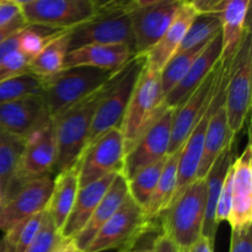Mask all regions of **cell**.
Wrapping results in <instances>:
<instances>
[{
    "label": "cell",
    "instance_id": "1",
    "mask_svg": "<svg viewBox=\"0 0 252 252\" xmlns=\"http://www.w3.org/2000/svg\"><path fill=\"white\" fill-rule=\"evenodd\" d=\"M115 76L93 95L84 98L53 120L57 140V158L53 175L78 164L90 134L96 108L100 105Z\"/></svg>",
    "mask_w": 252,
    "mask_h": 252
},
{
    "label": "cell",
    "instance_id": "2",
    "mask_svg": "<svg viewBox=\"0 0 252 252\" xmlns=\"http://www.w3.org/2000/svg\"><path fill=\"white\" fill-rule=\"evenodd\" d=\"M118 70L71 66L42 79V98L49 117L56 120L74 105L93 95L108 83Z\"/></svg>",
    "mask_w": 252,
    "mask_h": 252
},
{
    "label": "cell",
    "instance_id": "3",
    "mask_svg": "<svg viewBox=\"0 0 252 252\" xmlns=\"http://www.w3.org/2000/svg\"><path fill=\"white\" fill-rule=\"evenodd\" d=\"M206 213V181L196 179L167 207L161 218L164 235L179 250H189L202 236Z\"/></svg>",
    "mask_w": 252,
    "mask_h": 252
},
{
    "label": "cell",
    "instance_id": "4",
    "mask_svg": "<svg viewBox=\"0 0 252 252\" xmlns=\"http://www.w3.org/2000/svg\"><path fill=\"white\" fill-rule=\"evenodd\" d=\"M165 107L160 71L149 69L144 64L120 125L126 154Z\"/></svg>",
    "mask_w": 252,
    "mask_h": 252
},
{
    "label": "cell",
    "instance_id": "5",
    "mask_svg": "<svg viewBox=\"0 0 252 252\" xmlns=\"http://www.w3.org/2000/svg\"><path fill=\"white\" fill-rule=\"evenodd\" d=\"M133 9L132 0H123L96 11L93 19L69 30V51L91 44H127L134 51Z\"/></svg>",
    "mask_w": 252,
    "mask_h": 252
},
{
    "label": "cell",
    "instance_id": "6",
    "mask_svg": "<svg viewBox=\"0 0 252 252\" xmlns=\"http://www.w3.org/2000/svg\"><path fill=\"white\" fill-rule=\"evenodd\" d=\"M153 230H155V221L150 220L144 209L128 194L84 252H132L138 241Z\"/></svg>",
    "mask_w": 252,
    "mask_h": 252
},
{
    "label": "cell",
    "instance_id": "7",
    "mask_svg": "<svg viewBox=\"0 0 252 252\" xmlns=\"http://www.w3.org/2000/svg\"><path fill=\"white\" fill-rule=\"evenodd\" d=\"M144 64V56H134L115 76L100 105L96 108L85 149H88L103 133L120 127Z\"/></svg>",
    "mask_w": 252,
    "mask_h": 252
},
{
    "label": "cell",
    "instance_id": "8",
    "mask_svg": "<svg viewBox=\"0 0 252 252\" xmlns=\"http://www.w3.org/2000/svg\"><path fill=\"white\" fill-rule=\"evenodd\" d=\"M251 30L244 36L240 47L230 62L225 86V106L228 126L231 135L236 137L243 129L251 107Z\"/></svg>",
    "mask_w": 252,
    "mask_h": 252
},
{
    "label": "cell",
    "instance_id": "9",
    "mask_svg": "<svg viewBox=\"0 0 252 252\" xmlns=\"http://www.w3.org/2000/svg\"><path fill=\"white\" fill-rule=\"evenodd\" d=\"M57 158V140L53 120H49L42 128L26 140L16 171L2 201L14 193L21 185L44 176H52Z\"/></svg>",
    "mask_w": 252,
    "mask_h": 252
},
{
    "label": "cell",
    "instance_id": "10",
    "mask_svg": "<svg viewBox=\"0 0 252 252\" xmlns=\"http://www.w3.org/2000/svg\"><path fill=\"white\" fill-rule=\"evenodd\" d=\"M230 62H228V63L221 62V63H223V70H221L220 78H219L218 84H217L213 97L209 101L208 106H207V108L204 110L203 115L201 116L198 122L196 123L194 128L192 129V132L189 133L186 142L182 145L181 153H180L179 166H177V185L176 189H175L174 197H172L171 199V203L182 193V191H184L192 181L196 180L199 162H201L202 154H203L207 126H208L209 118H211L214 108L217 107V105H218V102L220 101V98L225 95L226 81H228L229 71H230Z\"/></svg>",
    "mask_w": 252,
    "mask_h": 252
},
{
    "label": "cell",
    "instance_id": "11",
    "mask_svg": "<svg viewBox=\"0 0 252 252\" xmlns=\"http://www.w3.org/2000/svg\"><path fill=\"white\" fill-rule=\"evenodd\" d=\"M125 140L120 127L103 133L81 155L78 161L79 187L110 174H122L125 166Z\"/></svg>",
    "mask_w": 252,
    "mask_h": 252
},
{
    "label": "cell",
    "instance_id": "12",
    "mask_svg": "<svg viewBox=\"0 0 252 252\" xmlns=\"http://www.w3.org/2000/svg\"><path fill=\"white\" fill-rule=\"evenodd\" d=\"M175 108L165 107L126 154L122 175L132 179L138 171L167 157Z\"/></svg>",
    "mask_w": 252,
    "mask_h": 252
},
{
    "label": "cell",
    "instance_id": "13",
    "mask_svg": "<svg viewBox=\"0 0 252 252\" xmlns=\"http://www.w3.org/2000/svg\"><path fill=\"white\" fill-rule=\"evenodd\" d=\"M21 15L27 25L66 31L96 15L91 0H37L22 5Z\"/></svg>",
    "mask_w": 252,
    "mask_h": 252
},
{
    "label": "cell",
    "instance_id": "14",
    "mask_svg": "<svg viewBox=\"0 0 252 252\" xmlns=\"http://www.w3.org/2000/svg\"><path fill=\"white\" fill-rule=\"evenodd\" d=\"M185 2L189 1L162 0L150 6L132 10L135 56H145L159 42Z\"/></svg>",
    "mask_w": 252,
    "mask_h": 252
},
{
    "label": "cell",
    "instance_id": "15",
    "mask_svg": "<svg viewBox=\"0 0 252 252\" xmlns=\"http://www.w3.org/2000/svg\"><path fill=\"white\" fill-rule=\"evenodd\" d=\"M223 70V63L218 64L213 71L206 78V80L181 103L175 108L174 121H172L171 139L167 155H171L184 145L189 133L194 128L196 123L203 115L209 101L213 97L217 84Z\"/></svg>",
    "mask_w": 252,
    "mask_h": 252
},
{
    "label": "cell",
    "instance_id": "16",
    "mask_svg": "<svg viewBox=\"0 0 252 252\" xmlns=\"http://www.w3.org/2000/svg\"><path fill=\"white\" fill-rule=\"evenodd\" d=\"M53 189L51 176L39 177L21 185L14 193L2 201L1 230H9L11 226L39 212L48 206Z\"/></svg>",
    "mask_w": 252,
    "mask_h": 252
},
{
    "label": "cell",
    "instance_id": "17",
    "mask_svg": "<svg viewBox=\"0 0 252 252\" xmlns=\"http://www.w3.org/2000/svg\"><path fill=\"white\" fill-rule=\"evenodd\" d=\"M49 120L41 96L21 98L0 105V130L27 140Z\"/></svg>",
    "mask_w": 252,
    "mask_h": 252
},
{
    "label": "cell",
    "instance_id": "18",
    "mask_svg": "<svg viewBox=\"0 0 252 252\" xmlns=\"http://www.w3.org/2000/svg\"><path fill=\"white\" fill-rule=\"evenodd\" d=\"M231 229L252 225V148L249 142L240 157L233 162L231 209L228 219Z\"/></svg>",
    "mask_w": 252,
    "mask_h": 252
},
{
    "label": "cell",
    "instance_id": "19",
    "mask_svg": "<svg viewBox=\"0 0 252 252\" xmlns=\"http://www.w3.org/2000/svg\"><path fill=\"white\" fill-rule=\"evenodd\" d=\"M221 52H223V38L220 31L207 43L181 81L165 96V105L171 108L179 107L220 63Z\"/></svg>",
    "mask_w": 252,
    "mask_h": 252
},
{
    "label": "cell",
    "instance_id": "20",
    "mask_svg": "<svg viewBox=\"0 0 252 252\" xmlns=\"http://www.w3.org/2000/svg\"><path fill=\"white\" fill-rule=\"evenodd\" d=\"M134 51L127 44H91L66 53L64 68L91 66L103 70H118L134 57Z\"/></svg>",
    "mask_w": 252,
    "mask_h": 252
},
{
    "label": "cell",
    "instance_id": "21",
    "mask_svg": "<svg viewBox=\"0 0 252 252\" xmlns=\"http://www.w3.org/2000/svg\"><path fill=\"white\" fill-rule=\"evenodd\" d=\"M236 143L235 138L228 143L223 152L219 154L216 161L208 170L207 175L204 176L206 181V213H204V223L202 229V235L207 236L212 243H214L218 224L216 221L217 204H218L219 194H220L221 187H223L224 180L226 174L235 159Z\"/></svg>",
    "mask_w": 252,
    "mask_h": 252
},
{
    "label": "cell",
    "instance_id": "22",
    "mask_svg": "<svg viewBox=\"0 0 252 252\" xmlns=\"http://www.w3.org/2000/svg\"><path fill=\"white\" fill-rule=\"evenodd\" d=\"M117 175L110 174L86 186L79 187L70 214L61 230L62 238L73 240L80 233Z\"/></svg>",
    "mask_w": 252,
    "mask_h": 252
},
{
    "label": "cell",
    "instance_id": "23",
    "mask_svg": "<svg viewBox=\"0 0 252 252\" xmlns=\"http://www.w3.org/2000/svg\"><path fill=\"white\" fill-rule=\"evenodd\" d=\"M196 16L197 11L191 2H185L159 42L144 56L145 66L153 70L161 71L165 64L179 51L180 44Z\"/></svg>",
    "mask_w": 252,
    "mask_h": 252
},
{
    "label": "cell",
    "instance_id": "24",
    "mask_svg": "<svg viewBox=\"0 0 252 252\" xmlns=\"http://www.w3.org/2000/svg\"><path fill=\"white\" fill-rule=\"evenodd\" d=\"M250 2L251 0H226L219 11L223 38L221 62L224 63L234 58L245 33L251 30Z\"/></svg>",
    "mask_w": 252,
    "mask_h": 252
},
{
    "label": "cell",
    "instance_id": "25",
    "mask_svg": "<svg viewBox=\"0 0 252 252\" xmlns=\"http://www.w3.org/2000/svg\"><path fill=\"white\" fill-rule=\"evenodd\" d=\"M128 196V185L127 179L122 174H118L115 177L113 182L111 184L110 189L102 197L100 203L95 208L94 213L91 214L90 219L85 224L80 233L73 239L74 244L80 249L81 251H85V249L90 245L91 241L96 236V234L100 231V229L107 223L108 219L117 212L121 204L125 202Z\"/></svg>",
    "mask_w": 252,
    "mask_h": 252
},
{
    "label": "cell",
    "instance_id": "26",
    "mask_svg": "<svg viewBox=\"0 0 252 252\" xmlns=\"http://www.w3.org/2000/svg\"><path fill=\"white\" fill-rule=\"evenodd\" d=\"M224 101H225V95L220 98L209 118L206 130V139H204L203 154H202L196 179H204L219 154L223 152L228 143L235 138L234 135H231L230 130H229Z\"/></svg>",
    "mask_w": 252,
    "mask_h": 252
},
{
    "label": "cell",
    "instance_id": "27",
    "mask_svg": "<svg viewBox=\"0 0 252 252\" xmlns=\"http://www.w3.org/2000/svg\"><path fill=\"white\" fill-rule=\"evenodd\" d=\"M79 191V166L74 165L70 169L59 172L53 179V189L49 198L47 212L51 216L54 225L61 233L65 224Z\"/></svg>",
    "mask_w": 252,
    "mask_h": 252
},
{
    "label": "cell",
    "instance_id": "28",
    "mask_svg": "<svg viewBox=\"0 0 252 252\" xmlns=\"http://www.w3.org/2000/svg\"><path fill=\"white\" fill-rule=\"evenodd\" d=\"M181 148L172 153L171 155H167L157 187H155L154 192L150 197L147 208L144 209L145 214L150 220L157 221V219L160 218V216L164 213L165 209L171 203L177 185V166H179Z\"/></svg>",
    "mask_w": 252,
    "mask_h": 252
},
{
    "label": "cell",
    "instance_id": "29",
    "mask_svg": "<svg viewBox=\"0 0 252 252\" xmlns=\"http://www.w3.org/2000/svg\"><path fill=\"white\" fill-rule=\"evenodd\" d=\"M69 51V30L51 39L36 57L30 61L29 71L39 79L54 75L64 68V59Z\"/></svg>",
    "mask_w": 252,
    "mask_h": 252
},
{
    "label": "cell",
    "instance_id": "30",
    "mask_svg": "<svg viewBox=\"0 0 252 252\" xmlns=\"http://www.w3.org/2000/svg\"><path fill=\"white\" fill-rule=\"evenodd\" d=\"M25 147V139L0 130V186L2 189V197L16 171Z\"/></svg>",
    "mask_w": 252,
    "mask_h": 252
},
{
    "label": "cell",
    "instance_id": "31",
    "mask_svg": "<svg viewBox=\"0 0 252 252\" xmlns=\"http://www.w3.org/2000/svg\"><path fill=\"white\" fill-rule=\"evenodd\" d=\"M166 158L144 167L140 171H138L132 179L127 180L128 194L143 209L147 208L148 203H149L150 197H152L153 192L157 187L160 175L164 169Z\"/></svg>",
    "mask_w": 252,
    "mask_h": 252
},
{
    "label": "cell",
    "instance_id": "32",
    "mask_svg": "<svg viewBox=\"0 0 252 252\" xmlns=\"http://www.w3.org/2000/svg\"><path fill=\"white\" fill-rule=\"evenodd\" d=\"M221 31V22L219 12L211 14H197L192 21L186 36L182 39L177 52L187 51L194 47L207 44L212 38ZM176 52V53H177Z\"/></svg>",
    "mask_w": 252,
    "mask_h": 252
},
{
    "label": "cell",
    "instance_id": "33",
    "mask_svg": "<svg viewBox=\"0 0 252 252\" xmlns=\"http://www.w3.org/2000/svg\"><path fill=\"white\" fill-rule=\"evenodd\" d=\"M207 44L194 47V48L187 49V51L177 52L160 71V81H161V91L165 96L181 81V79L186 75L189 69L196 61Z\"/></svg>",
    "mask_w": 252,
    "mask_h": 252
},
{
    "label": "cell",
    "instance_id": "34",
    "mask_svg": "<svg viewBox=\"0 0 252 252\" xmlns=\"http://www.w3.org/2000/svg\"><path fill=\"white\" fill-rule=\"evenodd\" d=\"M42 95V79L29 73L0 81V105Z\"/></svg>",
    "mask_w": 252,
    "mask_h": 252
},
{
    "label": "cell",
    "instance_id": "35",
    "mask_svg": "<svg viewBox=\"0 0 252 252\" xmlns=\"http://www.w3.org/2000/svg\"><path fill=\"white\" fill-rule=\"evenodd\" d=\"M61 32L63 31L43 26H36V25H27L20 31L19 51L31 61L53 37H56Z\"/></svg>",
    "mask_w": 252,
    "mask_h": 252
},
{
    "label": "cell",
    "instance_id": "36",
    "mask_svg": "<svg viewBox=\"0 0 252 252\" xmlns=\"http://www.w3.org/2000/svg\"><path fill=\"white\" fill-rule=\"evenodd\" d=\"M61 239V233L54 225L48 212L46 211V216H44L43 223H42L38 234L25 252H51Z\"/></svg>",
    "mask_w": 252,
    "mask_h": 252
},
{
    "label": "cell",
    "instance_id": "37",
    "mask_svg": "<svg viewBox=\"0 0 252 252\" xmlns=\"http://www.w3.org/2000/svg\"><path fill=\"white\" fill-rule=\"evenodd\" d=\"M29 63L30 58L24 56L20 51L10 54L0 63V81L29 73Z\"/></svg>",
    "mask_w": 252,
    "mask_h": 252
},
{
    "label": "cell",
    "instance_id": "38",
    "mask_svg": "<svg viewBox=\"0 0 252 252\" xmlns=\"http://www.w3.org/2000/svg\"><path fill=\"white\" fill-rule=\"evenodd\" d=\"M229 252H252L251 226L245 229H231Z\"/></svg>",
    "mask_w": 252,
    "mask_h": 252
},
{
    "label": "cell",
    "instance_id": "39",
    "mask_svg": "<svg viewBox=\"0 0 252 252\" xmlns=\"http://www.w3.org/2000/svg\"><path fill=\"white\" fill-rule=\"evenodd\" d=\"M21 15V6L15 2L1 0L0 2V27L6 26L7 24L16 20Z\"/></svg>",
    "mask_w": 252,
    "mask_h": 252
},
{
    "label": "cell",
    "instance_id": "40",
    "mask_svg": "<svg viewBox=\"0 0 252 252\" xmlns=\"http://www.w3.org/2000/svg\"><path fill=\"white\" fill-rule=\"evenodd\" d=\"M226 0H191V5L197 14H211L219 12Z\"/></svg>",
    "mask_w": 252,
    "mask_h": 252
},
{
    "label": "cell",
    "instance_id": "41",
    "mask_svg": "<svg viewBox=\"0 0 252 252\" xmlns=\"http://www.w3.org/2000/svg\"><path fill=\"white\" fill-rule=\"evenodd\" d=\"M21 30H19V31H16L15 33H12L11 36L7 37L2 43H0V63H1L5 58H7L10 54L19 51V34Z\"/></svg>",
    "mask_w": 252,
    "mask_h": 252
},
{
    "label": "cell",
    "instance_id": "42",
    "mask_svg": "<svg viewBox=\"0 0 252 252\" xmlns=\"http://www.w3.org/2000/svg\"><path fill=\"white\" fill-rule=\"evenodd\" d=\"M153 249L154 252H180L174 241L164 234H160L155 238V240L153 241Z\"/></svg>",
    "mask_w": 252,
    "mask_h": 252
},
{
    "label": "cell",
    "instance_id": "43",
    "mask_svg": "<svg viewBox=\"0 0 252 252\" xmlns=\"http://www.w3.org/2000/svg\"><path fill=\"white\" fill-rule=\"evenodd\" d=\"M26 25L27 24L25 22L24 17L20 16V17H17L16 20H14L12 22L7 24L6 26L0 27V43H2V42H4L7 37L11 36L12 33H15V32L19 31V30L24 29Z\"/></svg>",
    "mask_w": 252,
    "mask_h": 252
},
{
    "label": "cell",
    "instance_id": "44",
    "mask_svg": "<svg viewBox=\"0 0 252 252\" xmlns=\"http://www.w3.org/2000/svg\"><path fill=\"white\" fill-rule=\"evenodd\" d=\"M79 250L80 249L74 244L73 240H66L62 238L51 252H78Z\"/></svg>",
    "mask_w": 252,
    "mask_h": 252
},
{
    "label": "cell",
    "instance_id": "45",
    "mask_svg": "<svg viewBox=\"0 0 252 252\" xmlns=\"http://www.w3.org/2000/svg\"><path fill=\"white\" fill-rule=\"evenodd\" d=\"M213 244L207 236L202 235L192 246V252H213Z\"/></svg>",
    "mask_w": 252,
    "mask_h": 252
},
{
    "label": "cell",
    "instance_id": "46",
    "mask_svg": "<svg viewBox=\"0 0 252 252\" xmlns=\"http://www.w3.org/2000/svg\"><path fill=\"white\" fill-rule=\"evenodd\" d=\"M121 1H123V0H91V2H93L94 6H95L96 11L106 9V7L108 6H112V5L117 4V2H121Z\"/></svg>",
    "mask_w": 252,
    "mask_h": 252
},
{
    "label": "cell",
    "instance_id": "47",
    "mask_svg": "<svg viewBox=\"0 0 252 252\" xmlns=\"http://www.w3.org/2000/svg\"><path fill=\"white\" fill-rule=\"evenodd\" d=\"M160 1H162V0H132V5L134 9H140V7L150 6V5H154Z\"/></svg>",
    "mask_w": 252,
    "mask_h": 252
},
{
    "label": "cell",
    "instance_id": "48",
    "mask_svg": "<svg viewBox=\"0 0 252 252\" xmlns=\"http://www.w3.org/2000/svg\"><path fill=\"white\" fill-rule=\"evenodd\" d=\"M6 1H11V2H15V4H17V5H20V6H22V5L31 4V2H34V1H37V0H6Z\"/></svg>",
    "mask_w": 252,
    "mask_h": 252
},
{
    "label": "cell",
    "instance_id": "49",
    "mask_svg": "<svg viewBox=\"0 0 252 252\" xmlns=\"http://www.w3.org/2000/svg\"><path fill=\"white\" fill-rule=\"evenodd\" d=\"M0 252H7V245H6V241H5L4 236L0 239Z\"/></svg>",
    "mask_w": 252,
    "mask_h": 252
},
{
    "label": "cell",
    "instance_id": "50",
    "mask_svg": "<svg viewBox=\"0 0 252 252\" xmlns=\"http://www.w3.org/2000/svg\"><path fill=\"white\" fill-rule=\"evenodd\" d=\"M132 252H154V249H153V244L150 246H147V248H143V249H138V250H133Z\"/></svg>",
    "mask_w": 252,
    "mask_h": 252
},
{
    "label": "cell",
    "instance_id": "51",
    "mask_svg": "<svg viewBox=\"0 0 252 252\" xmlns=\"http://www.w3.org/2000/svg\"><path fill=\"white\" fill-rule=\"evenodd\" d=\"M1 209H2V202L0 203V230H1Z\"/></svg>",
    "mask_w": 252,
    "mask_h": 252
},
{
    "label": "cell",
    "instance_id": "52",
    "mask_svg": "<svg viewBox=\"0 0 252 252\" xmlns=\"http://www.w3.org/2000/svg\"><path fill=\"white\" fill-rule=\"evenodd\" d=\"M2 202V189H1V186H0V203Z\"/></svg>",
    "mask_w": 252,
    "mask_h": 252
},
{
    "label": "cell",
    "instance_id": "53",
    "mask_svg": "<svg viewBox=\"0 0 252 252\" xmlns=\"http://www.w3.org/2000/svg\"><path fill=\"white\" fill-rule=\"evenodd\" d=\"M180 252H192V248H191V249H189V250H184V251L180 250Z\"/></svg>",
    "mask_w": 252,
    "mask_h": 252
},
{
    "label": "cell",
    "instance_id": "54",
    "mask_svg": "<svg viewBox=\"0 0 252 252\" xmlns=\"http://www.w3.org/2000/svg\"><path fill=\"white\" fill-rule=\"evenodd\" d=\"M78 252H84V251H81V250H79V251H78Z\"/></svg>",
    "mask_w": 252,
    "mask_h": 252
},
{
    "label": "cell",
    "instance_id": "55",
    "mask_svg": "<svg viewBox=\"0 0 252 252\" xmlns=\"http://www.w3.org/2000/svg\"><path fill=\"white\" fill-rule=\"evenodd\" d=\"M186 1H189H189H191V0H186Z\"/></svg>",
    "mask_w": 252,
    "mask_h": 252
},
{
    "label": "cell",
    "instance_id": "56",
    "mask_svg": "<svg viewBox=\"0 0 252 252\" xmlns=\"http://www.w3.org/2000/svg\"><path fill=\"white\" fill-rule=\"evenodd\" d=\"M0 2H1V0H0Z\"/></svg>",
    "mask_w": 252,
    "mask_h": 252
}]
</instances>
